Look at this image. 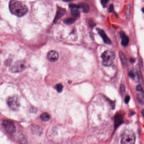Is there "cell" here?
Here are the masks:
<instances>
[{
    "mask_svg": "<svg viewBox=\"0 0 144 144\" xmlns=\"http://www.w3.org/2000/svg\"><path fill=\"white\" fill-rule=\"evenodd\" d=\"M130 97L129 96H126L125 98V104H128L130 101Z\"/></svg>",
    "mask_w": 144,
    "mask_h": 144,
    "instance_id": "cell-25",
    "label": "cell"
},
{
    "mask_svg": "<svg viewBox=\"0 0 144 144\" xmlns=\"http://www.w3.org/2000/svg\"><path fill=\"white\" fill-rule=\"evenodd\" d=\"M129 76L131 78H134L135 77V73L134 71H129Z\"/></svg>",
    "mask_w": 144,
    "mask_h": 144,
    "instance_id": "cell-23",
    "label": "cell"
},
{
    "mask_svg": "<svg viewBox=\"0 0 144 144\" xmlns=\"http://www.w3.org/2000/svg\"><path fill=\"white\" fill-rule=\"evenodd\" d=\"M131 6L130 5H128L126 9V16L127 18H129L130 16L131 13Z\"/></svg>",
    "mask_w": 144,
    "mask_h": 144,
    "instance_id": "cell-19",
    "label": "cell"
},
{
    "mask_svg": "<svg viewBox=\"0 0 144 144\" xmlns=\"http://www.w3.org/2000/svg\"><path fill=\"white\" fill-rule=\"evenodd\" d=\"M75 21V19H74L73 18H68L65 19L64 20V23L66 24H68V25H70L72 23H74Z\"/></svg>",
    "mask_w": 144,
    "mask_h": 144,
    "instance_id": "cell-17",
    "label": "cell"
},
{
    "mask_svg": "<svg viewBox=\"0 0 144 144\" xmlns=\"http://www.w3.org/2000/svg\"><path fill=\"white\" fill-rule=\"evenodd\" d=\"M130 61L131 63H135V59L134 58H130Z\"/></svg>",
    "mask_w": 144,
    "mask_h": 144,
    "instance_id": "cell-27",
    "label": "cell"
},
{
    "mask_svg": "<svg viewBox=\"0 0 144 144\" xmlns=\"http://www.w3.org/2000/svg\"><path fill=\"white\" fill-rule=\"evenodd\" d=\"M9 9L12 14L19 17L25 15L28 11V8L25 4L17 0L10 1Z\"/></svg>",
    "mask_w": 144,
    "mask_h": 144,
    "instance_id": "cell-1",
    "label": "cell"
},
{
    "mask_svg": "<svg viewBox=\"0 0 144 144\" xmlns=\"http://www.w3.org/2000/svg\"><path fill=\"white\" fill-rule=\"evenodd\" d=\"M90 23H89V24H90V26H91V27H93V26H94V25H96V24H95V23H94L92 21H90Z\"/></svg>",
    "mask_w": 144,
    "mask_h": 144,
    "instance_id": "cell-26",
    "label": "cell"
},
{
    "mask_svg": "<svg viewBox=\"0 0 144 144\" xmlns=\"http://www.w3.org/2000/svg\"><path fill=\"white\" fill-rule=\"evenodd\" d=\"M7 103L9 107L13 110H17L19 107V102L16 96H12L8 98Z\"/></svg>",
    "mask_w": 144,
    "mask_h": 144,
    "instance_id": "cell-6",
    "label": "cell"
},
{
    "mask_svg": "<svg viewBox=\"0 0 144 144\" xmlns=\"http://www.w3.org/2000/svg\"><path fill=\"white\" fill-rule=\"evenodd\" d=\"M71 13L73 17H75V18L79 17L80 15V12L77 9H71Z\"/></svg>",
    "mask_w": 144,
    "mask_h": 144,
    "instance_id": "cell-15",
    "label": "cell"
},
{
    "mask_svg": "<svg viewBox=\"0 0 144 144\" xmlns=\"http://www.w3.org/2000/svg\"><path fill=\"white\" fill-rule=\"evenodd\" d=\"M59 55L58 52L55 50H51L48 52L47 54V58L50 62H54L58 60Z\"/></svg>",
    "mask_w": 144,
    "mask_h": 144,
    "instance_id": "cell-7",
    "label": "cell"
},
{
    "mask_svg": "<svg viewBox=\"0 0 144 144\" xmlns=\"http://www.w3.org/2000/svg\"><path fill=\"white\" fill-rule=\"evenodd\" d=\"M142 12H143V13H144V8H142Z\"/></svg>",
    "mask_w": 144,
    "mask_h": 144,
    "instance_id": "cell-29",
    "label": "cell"
},
{
    "mask_svg": "<svg viewBox=\"0 0 144 144\" xmlns=\"http://www.w3.org/2000/svg\"><path fill=\"white\" fill-rule=\"evenodd\" d=\"M96 30L98 31V34L101 37H102V38L104 41V42L107 44H111V41L107 37V36L106 35V33H105L104 30L99 28H97Z\"/></svg>",
    "mask_w": 144,
    "mask_h": 144,
    "instance_id": "cell-8",
    "label": "cell"
},
{
    "mask_svg": "<svg viewBox=\"0 0 144 144\" xmlns=\"http://www.w3.org/2000/svg\"><path fill=\"white\" fill-rule=\"evenodd\" d=\"M119 55L123 66L124 67H126L127 65V60L125 54L122 51H120L119 52Z\"/></svg>",
    "mask_w": 144,
    "mask_h": 144,
    "instance_id": "cell-10",
    "label": "cell"
},
{
    "mask_svg": "<svg viewBox=\"0 0 144 144\" xmlns=\"http://www.w3.org/2000/svg\"><path fill=\"white\" fill-rule=\"evenodd\" d=\"M141 113H142V116L144 117V110H142V112H141Z\"/></svg>",
    "mask_w": 144,
    "mask_h": 144,
    "instance_id": "cell-28",
    "label": "cell"
},
{
    "mask_svg": "<svg viewBox=\"0 0 144 144\" xmlns=\"http://www.w3.org/2000/svg\"><path fill=\"white\" fill-rule=\"evenodd\" d=\"M114 8L113 5L112 4H110L109 8H108V11L110 12H114Z\"/></svg>",
    "mask_w": 144,
    "mask_h": 144,
    "instance_id": "cell-21",
    "label": "cell"
},
{
    "mask_svg": "<svg viewBox=\"0 0 144 144\" xmlns=\"http://www.w3.org/2000/svg\"><path fill=\"white\" fill-rule=\"evenodd\" d=\"M65 12V9H62L61 8H58V10L57 11V13L56 14V19H55V21H56V20L59 19L60 17H61L62 16L64 15Z\"/></svg>",
    "mask_w": 144,
    "mask_h": 144,
    "instance_id": "cell-13",
    "label": "cell"
},
{
    "mask_svg": "<svg viewBox=\"0 0 144 144\" xmlns=\"http://www.w3.org/2000/svg\"><path fill=\"white\" fill-rule=\"evenodd\" d=\"M135 135L133 131L126 130L123 134L121 138V144H135Z\"/></svg>",
    "mask_w": 144,
    "mask_h": 144,
    "instance_id": "cell-3",
    "label": "cell"
},
{
    "mask_svg": "<svg viewBox=\"0 0 144 144\" xmlns=\"http://www.w3.org/2000/svg\"><path fill=\"white\" fill-rule=\"evenodd\" d=\"M120 36L122 39L121 44L123 46H126L128 44L129 41V37L125 34V33L123 31H121L120 32Z\"/></svg>",
    "mask_w": 144,
    "mask_h": 144,
    "instance_id": "cell-9",
    "label": "cell"
},
{
    "mask_svg": "<svg viewBox=\"0 0 144 144\" xmlns=\"http://www.w3.org/2000/svg\"><path fill=\"white\" fill-rule=\"evenodd\" d=\"M123 122V117L121 114H117L115 118V128L118 127Z\"/></svg>",
    "mask_w": 144,
    "mask_h": 144,
    "instance_id": "cell-11",
    "label": "cell"
},
{
    "mask_svg": "<svg viewBox=\"0 0 144 144\" xmlns=\"http://www.w3.org/2000/svg\"><path fill=\"white\" fill-rule=\"evenodd\" d=\"M108 1H109L108 0H102L101 1L102 4V6H103L104 7H106V4H107Z\"/></svg>",
    "mask_w": 144,
    "mask_h": 144,
    "instance_id": "cell-24",
    "label": "cell"
},
{
    "mask_svg": "<svg viewBox=\"0 0 144 144\" xmlns=\"http://www.w3.org/2000/svg\"><path fill=\"white\" fill-rule=\"evenodd\" d=\"M40 118L42 121H47L50 119V116L47 113H44L40 116Z\"/></svg>",
    "mask_w": 144,
    "mask_h": 144,
    "instance_id": "cell-16",
    "label": "cell"
},
{
    "mask_svg": "<svg viewBox=\"0 0 144 144\" xmlns=\"http://www.w3.org/2000/svg\"><path fill=\"white\" fill-rule=\"evenodd\" d=\"M79 6V8L82 9L83 12L87 13L88 12L90 8H89V6H88V4H87L86 3H81Z\"/></svg>",
    "mask_w": 144,
    "mask_h": 144,
    "instance_id": "cell-14",
    "label": "cell"
},
{
    "mask_svg": "<svg viewBox=\"0 0 144 144\" xmlns=\"http://www.w3.org/2000/svg\"><path fill=\"white\" fill-rule=\"evenodd\" d=\"M55 88L58 93L61 92L63 89V86L61 84H58L56 85Z\"/></svg>",
    "mask_w": 144,
    "mask_h": 144,
    "instance_id": "cell-18",
    "label": "cell"
},
{
    "mask_svg": "<svg viewBox=\"0 0 144 144\" xmlns=\"http://www.w3.org/2000/svg\"><path fill=\"white\" fill-rule=\"evenodd\" d=\"M136 75L138 77V80L140 83H142L143 79H142V74L141 71L140 66L138 64L137 65L136 67Z\"/></svg>",
    "mask_w": 144,
    "mask_h": 144,
    "instance_id": "cell-12",
    "label": "cell"
},
{
    "mask_svg": "<svg viewBox=\"0 0 144 144\" xmlns=\"http://www.w3.org/2000/svg\"><path fill=\"white\" fill-rule=\"evenodd\" d=\"M27 67V64L24 60H19L16 62L12 65L11 71L14 73H18L23 71Z\"/></svg>",
    "mask_w": 144,
    "mask_h": 144,
    "instance_id": "cell-5",
    "label": "cell"
},
{
    "mask_svg": "<svg viewBox=\"0 0 144 144\" xmlns=\"http://www.w3.org/2000/svg\"><path fill=\"white\" fill-rule=\"evenodd\" d=\"M120 91L122 93H124L125 91V87L123 85H121L120 86Z\"/></svg>",
    "mask_w": 144,
    "mask_h": 144,
    "instance_id": "cell-20",
    "label": "cell"
},
{
    "mask_svg": "<svg viewBox=\"0 0 144 144\" xmlns=\"http://www.w3.org/2000/svg\"><path fill=\"white\" fill-rule=\"evenodd\" d=\"M136 90L138 91L139 92H143V90H142V87L141 86V85H138L136 88Z\"/></svg>",
    "mask_w": 144,
    "mask_h": 144,
    "instance_id": "cell-22",
    "label": "cell"
},
{
    "mask_svg": "<svg viewBox=\"0 0 144 144\" xmlns=\"http://www.w3.org/2000/svg\"><path fill=\"white\" fill-rule=\"evenodd\" d=\"M101 57L102 59V64L106 66H110L113 64L115 55L113 52L107 50L102 53Z\"/></svg>",
    "mask_w": 144,
    "mask_h": 144,
    "instance_id": "cell-2",
    "label": "cell"
},
{
    "mask_svg": "<svg viewBox=\"0 0 144 144\" xmlns=\"http://www.w3.org/2000/svg\"><path fill=\"white\" fill-rule=\"evenodd\" d=\"M2 126L4 130L10 135H12L15 132L16 129L15 126L12 122L8 120L3 121Z\"/></svg>",
    "mask_w": 144,
    "mask_h": 144,
    "instance_id": "cell-4",
    "label": "cell"
}]
</instances>
